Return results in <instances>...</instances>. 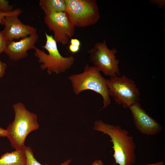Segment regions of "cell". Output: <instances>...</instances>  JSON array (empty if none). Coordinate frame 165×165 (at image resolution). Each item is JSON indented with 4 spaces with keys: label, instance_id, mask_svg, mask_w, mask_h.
I'll list each match as a JSON object with an SVG mask.
<instances>
[{
    "label": "cell",
    "instance_id": "4fadbf2b",
    "mask_svg": "<svg viewBox=\"0 0 165 165\" xmlns=\"http://www.w3.org/2000/svg\"><path fill=\"white\" fill-rule=\"evenodd\" d=\"M39 5L45 15L56 12H65V0H40Z\"/></svg>",
    "mask_w": 165,
    "mask_h": 165
},
{
    "label": "cell",
    "instance_id": "ffe728a7",
    "mask_svg": "<svg viewBox=\"0 0 165 165\" xmlns=\"http://www.w3.org/2000/svg\"><path fill=\"white\" fill-rule=\"evenodd\" d=\"M6 66V64L2 62L0 59V78H2L3 76Z\"/></svg>",
    "mask_w": 165,
    "mask_h": 165
},
{
    "label": "cell",
    "instance_id": "e0dca14e",
    "mask_svg": "<svg viewBox=\"0 0 165 165\" xmlns=\"http://www.w3.org/2000/svg\"><path fill=\"white\" fill-rule=\"evenodd\" d=\"M13 6L7 0H0V12H8L12 10Z\"/></svg>",
    "mask_w": 165,
    "mask_h": 165
},
{
    "label": "cell",
    "instance_id": "7c38bea8",
    "mask_svg": "<svg viewBox=\"0 0 165 165\" xmlns=\"http://www.w3.org/2000/svg\"><path fill=\"white\" fill-rule=\"evenodd\" d=\"M26 163L24 149L6 152L0 158V165H26Z\"/></svg>",
    "mask_w": 165,
    "mask_h": 165
},
{
    "label": "cell",
    "instance_id": "52a82bcc",
    "mask_svg": "<svg viewBox=\"0 0 165 165\" xmlns=\"http://www.w3.org/2000/svg\"><path fill=\"white\" fill-rule=\"evenodd\" d=\"M88 53L90 60L100 72L111 77L119 75L117 50L114 48H108L105 41L96 43Z\"/></svg>",
    "mask_w": 165,
    "mask_h": 165
},
{
    "label": "cell",
    "instance_id": "277c9868",
    "mask_svg": "<svg viewBox=\"0 0 165 165\" xmlns=\"http://www.w3.org/2000/svg\"><path fill=\"white\" fill-rule=\"evenodd\" d=\"M46 42L42 47L46 50L48 54L35 47V56L42 63L41 68L46 69L49 74L52 73L59 74L65 72L73 65L75 58L73 56L64 57L62 56L58 50L57 42L52 35L45 32Z\"/></svg>",
    "mask_w": 165,
    "mask_h": 165
},
{
    "label": "cell",
    "instance_id": "ac0fdd59",
    "mask_svg": "<svg viewBox=\"0 0 165 165\" xmlns=\"http://www.w3.org/2000/svg\"><path fill=\"white\" fill-rule=\"evenodd\" d=\"M150 2L152 4L156 5L160 8H163L165 5V1L164 0H153Z\"/></svg>",
    "mask_w": 165,
    "mask_h": 165
},
{
    "label": "cell",
    "instance_id": "30bf717a",
    "mask_svg": "<svg viewBox=\"0 0 165 165\" xmlns=\"http://www.w3.org/2000/svg\"><path fill=\"white\" fill-rule=\"evenodd\" d=\"M18 15L6 16L4 19V28L2 31L8 42L22 38L36 33V29L22 23Z\"/></svg>",
    "mask_w": 165,
    "mask_h": 165
},
{
    "label": "cell",
    "instance_id": "7402d4cb",
    "mask_svg": "<svg viewBox=\"0 0 165 165\" xmlns=\"http://www.w3.org/2000/svg\"><path fill=\"white\" fill-rule=\"evenodd\" d=\"M7 136L6 130L0 127V137H7Z\"/></svg>",
    "mask_w": 165,
    "mask_h": 165
},
{
    "label": "cell",
    "instance_id": "8fae6325",
    "mask_svg": "<svg viewBox=\"0 0 165 165\" xmlns=\"http://www.w3.org/2000/svg\"><path fill=\"white\" fill-rule=\"evenodd\" d=\"M38 36L37 33L20 40L8 42L5 53L9 58L14 61H17L25 57L28 55L27 51L31 49H34Z\"/></svg>",
    "mask_w": 165,
    "mask_h": 165
},
{
    "label": "cell",
    "instance_id": "cb8c5ba5",
    "mask_svg": "<svg viewBox=\"0 0 165 165\" xmlns=\"http://www.w3.org/2000/svg\"><path fill=\"white\" fill-rule=\"evenodd\" d=\"M164 162L163 161H159L153 163L145 164L143 165H163Z\"/></svg>",
    "mask_w": 165,
    "mask_h": 165
},
{
    "label": "cell",
    "instance_id": "2e32d148",
    "mask_svg": "<svg viewBox=\"0 0 165 165\" xmlns=\"http://www.w3.org/2000/svg\"><path fill=\"white\" fill-rule=\"evenodd\" d=\"M8 42L3 31H0V54L5 52Z\"/></svg>",
    "mask_w": 165,
    "mask_h": 165
},
{
    "label": "cell",
    "instance_id": "6da1fadb",
    "mask_svg": "<svg viewBox=\"0 0 165 165\" xmlns=\"http://www.w3.org/2000/svg\"><path fill=\"white\" fill-rule=\"evenodd\" d=\"M93 129L110 138L116 164L133 165L135 163L136 145L133 137L127 130L119 126L108 124L101 120L95 122Z\"/></svg>",
    "mask_w": 165,
    "mask_h": 165
},
{
    "label": "cell",
    "instance_id": "3957f363",
    "mask_svg": "<svg viewBox=\"0 0 165 165\" xmlns=\"http://www.w3.org/2000/svg\"><path fill=\"white\" fill-rule=\"evenodd\" d=\"M68 78L75 94L79 95L84 90H91L102 97V108L107 107L110 104L111 101L108 93L107 79L101 75L100 71L95 66L86 65L83 72L72 75Z\"/></svg>",
    "mask_w": 165,
    "mask_h": 165
},
{
    "label": "cell",
    "instance_id": "603a6c76",
    "mask_svg": "<svg viewBox=\"0 0 165 165\" xmlns=\"http://www.w3.org/2000/svg\"><path fill=\"white\" fill-rule=\"evenodd\" d=\"M91 165H104V164L101 160H97L94 161Z\"/></svg>",
    "mask_w": 165,
    "mask_h": 165
},
{
    "label": "cell",
    "instance_id": "44dd1931",
    "mask_svg": "<svg viewBox=\"0 0 165 165\" xmlns=\"http://www.w3.org/2000/svg\"><path fill=\"white\" fill-rule=\"evenodd\" d=\"M70 44L80 47L81 43L80 41L76 38H71L70 41Z\"/></svg>",
    "mask_w": 165,
    "mask_h": 165
},
{
    "label": "cell",
    "instance_id": "5b68a950",
    "mask_svg": "<svg viewBox=\"0 0 165 165\" xmlns=\"http://www.w3.org/2000/svg\"><path fill=\"white\" fill-rule=\"evenodd\" d=\"M65 12L75 27H84L94 25L99 20V8L94 0H65Z\"/></svg>",
    "mask_w": 165,
    "mask_h": 165
},
{
    "label": "cell",
    "instance_id": "5bb4252c",
    "mask_svg": "<svg viewBox=\"0 0 165 165\" xmlns=\"http://www.w3.org/2000/svg\"><path fill=\"white\" fill-rule=\"evenodd\" d=\"M24 151L26 157V165H42L35 158L33 152L30 147L25 146L24 148ZM71 162V159H68L62 163L60 165H69Z\"/></svg>",
    "mask_w": 165,
    "mask_h": 165
},
{
    "label": "cell",
    "instance_id": "d6986e66",
    "mask_svg": "<svg viewBox=\"0 0 165 165\" xmlns=\"http://www.w3.org/2000/svg\"><path fill=\"white\" fill-rule=\"evenodd\" d=\"M80 47L73 45L70 44L68 46L69 51L72 53H75L79 51Z\"/></svg>",
    "mask_w": 165,
    "mask_h": 165
},
{
    "label": "cell",
    "instance_id": "7a4b0ae2",
    "mask_svg": "<svg viewBox=\"0 0 165 165\" xmlns=\"http://www.w3.org/2000/svg\"><path fill=\"white\" fill-rule=\"evenodd\" d=\"M13 108L15 113L14 119L6 129V137L11 146L15 150H23L27 136L39 128L37 116L28 111L21 102L13 105Z\"/></svg>",
    "mask_w": 165,
    "mask_h": 165
},
{
    "label": "cell",
    "instance_id": "9a60e30c",
    "mask_svg": "<svg viewBox=\"0 0 165 165\" xmlns=\"http://www.w3.org/2000/svg\"><path fill=\"white\" fill-rule=\"evenodd\" d=\"M22 12V10L19 9L12 10L8 12H0V24L3 25L4 19L6 16L13 15L19 16L21 14Z\"/></svg>",
    "mask_w": 165,
    "mask_h": 165
},
{
    "label": "cell",
    "instance_id": "ba28073f",
    "mask_svg": "<svg viewBox=\"0 0 165 165\" xmlns=\"http://www.w3.org/2000/svg\"><path fill=\"white\" fill-rule=\"evenodd\" d=\"M45 24L54 33L53 38L57 42L67 44L74 35L75 27L64 12L54 13L45 15Z\"/></svg>",
    "mask_w": 165,
    "mask_h": 165
},
{
    "label": "cell",
    "instance_id": "9c48e42d",
    "mask_svg": "<svg viewBox=\"0 0 165 165\" xmlns=\"http://www.w3.org/2000/svg\"><path fill=\"white\" fill-rule=\"evenodd\" d=\"M129 108L135 127L141 134L152 135L161 131L163 128L161 125L150 116L138 102L133 104Z\"/></svg>",
    "mask_w": 165,
    "mask_h": 165
},
{
    "label": "cell",
    "instance_id": "8992f818",
    "mask_svg": "<svg viewBox=\"0 0 165 165\" xmlns=\"http://www.w3.org/2000/svg\"><path fill=\"white\" fill-rule=\"evenodd\" d=\"M108 94L116 102L125 108L138 102L140 92L134 82L123 75L107 79Z\"/></svg>",
    "mask_w": 165,
    "mask_h": 165
}]
</instances>
